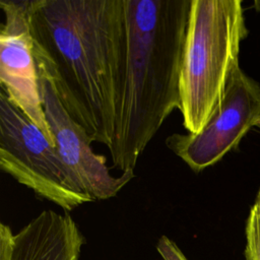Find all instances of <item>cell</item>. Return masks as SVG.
<instances>
[{"instance_id":"cell-4","label":"cell","mask_w":260,"mask_h":260,"mask_svg":"<svg viewBox=\"0 0 260 260\" xmlns=\"http://www.w3.org/2000/svg\"><path fill=\"white\" fill-rule=\"evenodd\" d=\"M0 169L65 211L94 201L42 130L0 91Z\"/></svg>"},{"instance_id":"cell-3","label":"cell","mask_w":260,"mask_h":260,"mask_svg":"<svg viewBox=\"0 0 260 260\" xmlns=\"http://www.w3.org/2000/svg\"><path fill=\"white\" fill-rule=\"evenodd\" d=\"M248 32L241 0H191L180 76L188 133L201 131L220 103Z\"/></svg>"},{"instance_id":"cell-6","label":"cell","mask_w":260,"mask_h":260,"mask_svg":"<svg viewBox=\"0 0 260 260\" xmlns=\"http://www.w3.org/2000/svg\"><path fill=\"white\" fill-rule=\"evenodd\" d=\"M0 6L4 14L0 29L1 89L9 102L36 124L56 147L44 111L27 16L28 0H0Z\"/></svg>"},{"instance_id":"cell-7","label":"cell","mask_w":260,"mask_h":260,"mask_svg":"<svg viewBox=\"0 0 260 260\" xmlns=\"http://www.w3.org/2000/svg\"><path fill=\"white\" fill-rule=\"evenodd\" d=\"M40 83L46 119L63 161L93 200L116 196L135 177L134 171L124 172L117 177L111 175L107 158L93 152L92 139L85 129L70 117L48 79L40 75Z\"/></svg>"},{"instance_id":"cell-1","label":"cell","mask_w":260,"mask_h":260,"mask_svg":"<svg viewBox=\"0 0 260 260\" xmlns=\"http://www.w3.org/2000/svg\"><path fill=\"white\" fill-rule=\"evenodd\" d=\"M39 74L93 142L112 145L122 95L123 0H28Z\"/></svg>"},{"instance_id":"cell-12","label":"cell","mask_w":260,"mask_h":260,"mask_svg":"<svg viewBox=\"0 0 260 260\" xmlns=\"http://www.w3.org/2000/svg\"><path fill=\"white\" fill-rule=\"evenodd\" d=\"M256 127H257V128H259V129H260V121H259V122H258V123H257V125H256Z\"/></svg>"},{"instance_id":"cell-2","label":"cell","mask_w":260,"mask_h":260,"mask_svg":"<svg viewBox=\"0 0 260 260\" xmlns=\"http://www.w3.org/2000/svg\"><path fill=\"white\" fill-rule=\"evenodd\" d=\"M126 27L124 80L113 166L134 171L165 120L181 109L180 76L191 0H123Z\"/></svg>"},{"instance_id":"cell-10","label":"cell","mask_w":260,"mask_h":260,"mask_svg":"<svg viewBox=\"0 0 260 260\" xmlns=\"http://www.w3.org/2000/svg\"><path fill=\"white\" fill-rule=\"evenodd\" d=\"M156 250L164 260H188L175 242L166 236L159 238L156 244Z\"/></svg>"},{"instance_id":"cell-11","label":"cell","mask_w":260,"mask_h":260,"mask_svg":"<svg viewBox=\"0 0 260 260\" xmlns=\"http://www.w3.org/2000/svg\"><path fill=\"white\" fill-rule=\"evenodd\" d=\"M254 6H255V9L260 12V0L254 1Z\"/></svg>"},{"instance_id":"cell-8","label":"cell","mask_w":260,"mask_h":260,"mask_svg":"<svg viewBox=\"0 0 260 260\" xmlns=\"http://www.w3.org/2000/svg\"><path fill=\"white\" fill-rule=\"evenodd\" d=\"M83 244L67 213L44 210L16 234L0 224V260H79Z\"/></svg>"},{"instance_id":"cell-9","label":"cell","mask_w":260,"mask_h":260,"mask_svg":"<svg viewBox=\"0 0 260 260\" xmlns=\"http://www.w3.org/2000/svg\"><path fill=\"white\" fill-rule=\"evenodd\" d=\"M245 236L246 260H260V187L249 210Z\"/></svg>"},{"instance_id":"cell-5","label":"cell","mask_w":260,"mask_h":260,"mask_svg":"<svg viewBox=\"0 0 260 260\" xmlns=\"http://www.w3.org/2000/svg\"><path fill=\"white\" fill-rule=\"evenodd\" d=\"M260 121V83L240 65L232 72L217 108L198 133H175L167 146L198 173L218 162L235 149Z\"/></svg>"}]
</instances>
